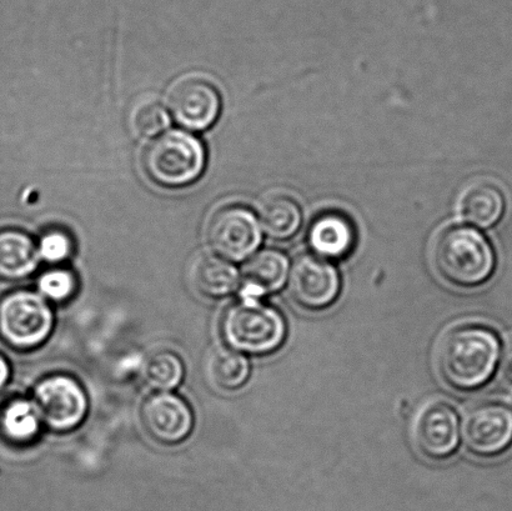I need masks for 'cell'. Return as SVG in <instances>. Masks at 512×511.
Wrapping results in <instances>:
<instances>
[{
  "label": "cell",
  "mask_w": 512,
  "mask_h": 511,
  "mask_svg": "<svg viewBox=\"0 0 512 511\" xmlns=\"http://www.w3.org/2000/svg\"><path fill=\"white\" fill-rule=\"evenodd\" d=\"M39 253L34 240L17 228L0 229V280L17 282L37 268Z\"/></svg>",
  "instance_id": "obj_15"
},
{
  "label": "cell",
  "mask_w": 512,
  "mask_h": 511,
  "mask_svg": "<svg viewBox=\"0 0 512 511\" xmlns=\"http://www.w3.org/2000/svg\"><path fill=\"white\" fill-rule=\"evenodd\" d=\"M461 435L475 457H496L512 444V412L500 403L475 405L465 415Z\"/></svg>",
  "instance_id": "obj_10"
},
{
  "label": "cell",
  "mask_w": 512,
  "mask_h": 511,
  "mask_svg": "<svg viewBox=\"0 0 512 511\" xmlns=\"http://www.w3.org/2000/svg\"><path fill=\"white\" fill-rule=\"evenodd\" d=\"M169 122L168 110L158 99H139L130 109V128L138 138L157 137L168 128Z\"/></svg>",
  "instance_id": "obj_22"
},
{
  "label": "cell",
  "mask_w": 512,
  "mask_h": 511,
  "mask_svg": "<svg viewBox=\"0 0 512 511\" xmlns=\"http://www.w3.org/2000/svg\"><path fill=\"white\" fill-rule=\"evenodd\" d=\"M185 374L182 359L177 354L159 352L152 355L144 365L145 382L158 392H172L183 382Z\"/></svg>",
  "instance_id": "obj_21"
},
{
  "label": "cell",
  "mask_w": 512,
  "mask_h": 511,
  "mask_svg": "<svg viewBox=\"0 0 512 511\" xmlns=\"http://www.w3.org/2000/svg\"><path fill=\"white\" fill-rule=\"evenodd\" d=\"M208 240L214 252L232 262H242L261 243V229L253 212L239 205L217 210L209 220Z\"/></svg>",
  "instance_id": "obj_8"
},
{
  "label": "cell",
  "mask_w": 512,
  "mask_h": 511,
  "mask_svg": "<svg viewBox=\"0 0 512 511\" xmlns=\"http://www.w3.org/2000/svg\"><path fill=\"white\" fill-rule=\"evenodd\" d=\"M142 424L155 442L177 445L189 437L194 428L192 408L172 392H159L145 400Z\"/></svg>",
  "instance_id": "obj_12"
},
{
  "label": "cell",
  "mask_w": 512,
  "mask_h": 511,
  "mask_svg": "<svg viewBox=\"0 0 512 511\" xmlns=\"http://www.w3.org/2000/svg\"><path fill=\"white\" fill-rule=\"evenodd\" d=\"M33 402L42 422L58 433L78 428L89 408L82 385L63 374L40 380L34 390Z\"/></svg>",
  "instance_id": "obj_6"
},
{
  "label": "cell",
  "mask_w": 512,
  "mask_h": 511,
  "mask_svg": "<svg viewBox=\"0 0 512 511\" xmlns=\"http://www.w3.org/2000/svg\"><path fill=\"white\" fill-rule=\"evenodd\" d=\"M54 314L42 295L17 290L0 299V339L15 350L40 347L52 334Z\"/></svg>",
  "instance_id": "obj_5"
},
{
  "label": "cell",
  "mask_w": 512,
  "mask_h": 511,
  "mask_svg": "<svg viewBox=\"0 0 512 511\" xmlns=\"http://www.w3.org/2000/svg\"><path fill=\"white\" fill-rule=\"evenodd\" d=\"M190 280L199 294L212 299L228 297L240 283L238 270L229 260L215 254H203L194 259Z\"/></svg>",
  "instance_id": "obj_16"
},
{
  "label": "cell",
  "mask_w": 512,
  "mask_h": 511,
  "mask_svg": "<svg viewBox=\"0 0 512 511\" xmlns=\"http://www.w3.org/2000/svg\"><path fill=\"white\" fill-rule=\"evenodd\" d=\"M37 407L28 399L14 398L0 407V437L22 447L34 442L42 427Z\"/></svg>",
  "instance_id": "obj_18"
},
{
  "label": "cell",
  "mask_w": 512,
  "mask_h": 511,
  "mask_svg": "<svg viewBox=\"0 0 512 511\" xmlns=\"http://www.w3.org/2000/svg\"><path fill=\"white\" fill-rule=\"evenodd\" d=\"M341 280L328 260L304 254L295 260L289 275L291 299L310 312L328 309L339 298Z\"/></svg>",
  "instance_id": "obj_7"
},
{
  "label": "cell",
  "mask_w": 512,
  "mask_h": 511,
  "mask_svg": "<svg viewBox=\"0 0 512 511\" xmlns=\"http://www.w3.org/2000/svg\"><path fill=\"white\" fill-rule=\"evenodd\" d=\"M39 257L49 263L64 262L72 254V240L67 234L53 230L45 234L38 249Z\"/></svg>",
  "instance_id": "obj_24"
},
{
  "label": "cell",
  "mask_w": 512,
  "mask_h": 511,
  "mask_svg": "<svg viewBox=\"0 0 512 511\" xmlns=\"http://www.w3.org/2000/svg\"><path fill=\"white\" fill-rule=\"evenodd\" d=\"M144 167L153 182L168 188L184 187L202 175L205 150L194 135L172 130L149 145L144 154Z\"/></svg>",
  "instance_id": "obj_4"
},
{
  "label": "cell",
  "mask_w": 512,
  "mask_h": 511,
  "mask_svg": "<svg viewBox=\"0 0 512 511\" xmlns=\"http://www.w3.org/2000/svg\"><path fill=\"white\" fill-rule=\"evenodd\" d=\"M222 334L230 349L264 357L281 348L286 338L283 315L270 305L240 300L225 312Z\"/></svg>",
  "instance_id": "obj_3"
},
{
  "label": "cell",
  "mask_w": 512,
  "mask_h": 511,
  "mask_svg": "<svg viewBox=\"0 0 512 511\" xmlns=\"http://www.w3.org/2000/svg\"><path fill=\"white\" fill-rule=\"evenodd\" d=\"M310 248L323 259H344L353 252L356 230L345 215L329 212L319 215L308 234Z\"/></svg>",
  "instance_id": "obj_14"
},
{
  "label": "cell",
  "mask_w": 512,
  "mask_h": 511,
  "mask_svg": "<svg viewBox=\"0 0 512 511\" xmlns=\"http://www.w3.org/2000/svg\"><path fill=\"white\" fill-rule=\"evenodd\" d=\"M434 265L441 278L456 288L473 289L493 277L496 258L488 239L478 230H444L434 247Z\"/></svg>",
  "instance_id": "obj_2"
},
{
  "label": "cell",
  "mask_w": 512,
  "mask_h": 511,
  "mask_svg": "<svg viewBox=\"0 0 512 511\" xmlns=\"http://www.w3.org/2000/svg\"><path fill=\"white\" fill-rule=\"evenodd\" d=\"M504 212V194L494 184L476 182L461 195V215L466 222L480 229L494 227L503 218Z\"/></svg>",
  "instance_id": "obj_17"
},
{
  "label": "cell",
  "mask_w": 512,
  "mask_h": 511,
  "mask_svg": "<svg viewBox=\"0 0 512 511\" xmlns=\"http://www.w3.org/2000/svg\"><path fill=\"white\" fill-rule=\"evenodd\" d=\"M289 274V259L278 250L266 249L250 259L244 267V282L240 298L256 302L264 295L284 287Z\"/></svg>",
  "instance_id": "obj_13"
},
{
  "label": "cell",
  "mask_w": 512,
  "mask_h": 511,
  "mask_svg": "<svg viewBox=\"0 0 512 511\" xmlns=\"http://www.w3.org/2000/svg\"><path fill=\"white\" fill-rule=\"evenodd\" d=\"M413 437L424 458L440 462L454 455L460 443L458 413L445 402L424 405L416 415Z\"/></svg>",
  "instance_id": "obj_11"
},
{
  "label": "cell",
  "mask_w": 512,
  "mask_h": 511,
  "mask_svg": "<svg viewBox=\"0 0 512 511\" xmlns=\"http://www.w3.org/2000/svg\"><path fill=\"white\" fill-rule=\"evenodd\" d=\"M38 288L40 295L55 303L67 302L77 288V282L72 273L63 269L50 270L39 279Z\"/></svg>",
  "instance_id": "obj_23"
},
{
  "label": "cell",
  "mask_w": 512,
  "mask_h": 511,
  "mask_svg": "<svg viewBox=\"0 0 512 511\" xmlns=\"http://www.w3.org/2000/svg\"><path fill=\"white\" fill-rule=\"evenodd\" d=\"M167 102L174 119L190 130L212 127L222 107L214 84L195 74L175 80L169 87Z\"/></svg>",
  "instance_id": "obj_9"
},
{
  "label": "cell",
  "mask_w": 512,
  "mask_h": 511,
  "mask_svg": "<svg viewBox=\"0 0 512 511\" xmlns=\"http://www.w3.org/2000/svg\"><path fill=\"white\" fill-rule=\"evenodd\" d=\"M259 213L265 233L276 240L294 237L303 222L299 204L285 195H271L264 199Z\"/></svg>",
  "instance_id": "obj_19"
},
{
  "label": "cell",
  "mask_w": 512,
  "mask_h": 511,
  "mask_svg": "<svg viewBox=\"0 0 512 511\" xmlns=\"http://www.w3.org/2000/svg\"><path fill=\"white\" fill-rule=\"evenodd\" d=\"M207 375L215 388L234 392L250 377V363L244 354L230 348L215 350L207 362Z\"/></svg>",
  "instance_id": "obj_20"
},
{
  "label": "cell",
  "mask_w": 512,
  "mask_h": 511,
  "mask_svg": "<svg viewBox=\"0 0 512 511\" xmlns=\"http://www.w3.org/2000/svg\"><path fill=\"white\" fill-rule=\"evenodd\" d=\"M10 378V365L8 360L0 354V393L7 387Z\"/></svg>",
  "instance_id": "obj_26"
},
{
  "label": "cell",
  "mask_w": 512,
  "mask_h": 511,
  "mask_svg": "<svg viewBox=\"0 0 512 511\" xmlns=\"http://www.w3.org/2000/svg\"><path fill=\"white\" fill-rule=\"evenodd\" d=\"M500 340L493 329L478 323L450 329L439 345L436 364L450 388L473 392L489 382L498 367Z\"/></svg>",
  "instance_id": "obj_1"
},
{
  "label": "cell",
  "mask_w": 512,
  "mask_h": 511,
  "mask_svg": "<svg viewBox=\"0 0 512 511\" xmlns=\"http://www.w3.org/2000/svg\"><path fill=\"white\" fill-rule=\"evenodd\" d=\"M503 373L505 378L512 383V339L506 344L503 353Z\"/></svg>",
  "instance_id": "obj_25"
}]
</instances>
